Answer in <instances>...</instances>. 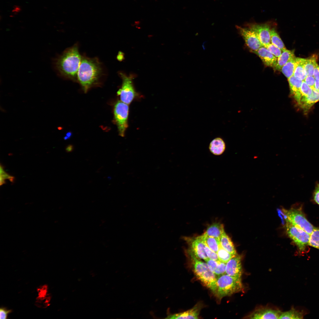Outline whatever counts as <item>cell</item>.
Returning <instances> with one entry per match:
<instances>
[{
  "instance_id": "obj_1",
  "label": "cell",
  "mask_w": 319,
  "mask_h": 319,
  "mask_svg": "<svg viewBox=\"0 0 319 319\" xmlns=\"http://www.w3.org/2000/svg\"><path fill=\"white\" fill-rule=\"evenodd\" d=\"M82 57L78 47L75 45L66 50L54 61V66L58 73L64 77L77 79V72Z\"/></svg>"
},
{
  "instance_id": "obj_2",
  "label": "cell",
  "mask_w": 319,
  "mask_h": 319,
  "mask_svg": "<svg viewBox=\"0 0 319 319\" xmlns=\"http://www.w3.org/2000/svg\"><path fill=\"white\" fill-rule=\"evenodd\" d=\"M102 73L101 64L97 58L82 57L77 79L85 92L97 82Z\"/></svg>"
},
{
  "instance_id": "obj_3",
  "label": "cell",
  "mask_w": 319,
  "mask_h": 319,
  "mask_svg": "<svg viewBox=\"0 0 319 319\" xmlns=\"http://www.w3.org/2000/svg\"><path fill=\"white\" fill-rule=\"evenodd\" d=\"M190 253L196 276L205 286L215 293L217 278L215 274L210 269L206 263L199 260L191 252Z\"/></svg>"
},
{
  "instance_id": "obj_4",
  "label": "cell",
  "mask_w": 319,
  "mask_h": 319,
  "mask_svg": "<svg viewBox=\"0 0 319 319\" xmlns=\"http://www.w3.org/2000/svg\"><path fill=\"white\" fill-rule=\"evenodd\" d=\"M215 294L219 299L242 291L243 286L241 279L230 276L226 274L217 278Z\"/></svg>"
},
{
  "instance_id": "obj_5",
  "label": "cell",
  "mask_w": 319,
  "mask_h": 319,
  "mask_svg": "<svg viewBox=\"0 0 319 319\" xmlns=\"http://www.w3.org/2000/svg\"><path fill=\"white\" fill-rule=\"evenodd\" d=\"M286 220L310 235L315 228L306 218L301 210L296 209H284Z\"/></svg>"
},
{
  "instance_id": "obj_6",
  "label": "cell",
  "mask_w": 319,
  "mask_h": 319,
  "mask_svg": "<svg viewBox=\"0 0 319 319\" xmlns=\"http://www.w3.org/2000/svg\"><path fill=\"white\" fill-rule=\"evenodd\" d=\"M287 232L298 247L300 251L305 250L308 245L310 235L303 230L286 221Z\"/></svg>"
},
{
  "instance_id": "obj_7",
  "label": "cell",
  "mask_w": 319,
  "mask_h": 319,
  "mask_svg": "<svg viewBox=\"0 0 319 319\" xmlns=\"http://www.w3.org/2000/svg\"><path fill=\"white\" fill-rule=\"evenodd\" d=\"M128 105L121 101H118L114 106V119L119 135L122 137L124 136L125 131L128 127Z\"/></svg>"
},
{
  "instance_id": "obj_8",
  "label": "cell",
  "mask_w": 319,
  "mask_h": 319,
  "mask_svg": "<svg viewBox=\"0 0 319 319\" xmlns=\"http://www.w3.org/2000/svg\"><path fill=\"white\" fill-rule=\"evenodd\" d=\"M120 75L122 79V84L121 88L117 92V94L120 95L121 101L128 105L132 102L136 95L132 82V76H127L122 73H120Z\"/></svg>"
},
{
  "instance_id": "obj_9",
  "label": "cell",
  "mask_w": 319,
  "mask_h": 319,
  "mask_svg": "<svg viewBox=\"0 0 319 319\" xmlns=\"http://www.w3.org/2000/svg\"><path fill=\"white\" fill-rule=\"evenodd\" d=\"M236 27L246 45L251 51H257L263 46L256 34L250 29L237 25Z\"/></svg>"
},
{
  "instance_id": "obj_10",
  "label": "cell",
  "mask_w": 319,
  "mask_h": 319,
  "mask_svg": "<svg viewBox=\"0 0 319 319\" xmlns=\"http://www.w3.org/2000/svg\"><path fill=\"white\" fill-rule=\"evenodd\" d=\"M249 28L256 34L263 46L266 47L271 43L270 26L267 24L250 25Z\"/></svg>"
},
{
  "instance_id": "obj_11",
  "label": "cell",
  "mask_w": 319,
  "mask_h": 319,
  "mask_svg": "<svg viewBox=\"0 0 319 319\" xmlns=\"http://www.w3.org/2000/svg\"><path fill=\"white\" fill-rule=\"evenodd\" d=\"M241 257L236 255L232 258L226 264V274L233 277L241 279L242 268Z\"/></svg>"
},
{
  "instance_id": "obj_12",
  "label": "cell",
  "mask_w": 319,
  "mask_h": 319,
  "mask_svg": "<svg viewBox=\"0 0 319 319\" xmlns=\"http://www.w3.org/2000/svg\"><path fill=\"white\" fill-rule=\"evenodd\" d=\"M191 252L196 257L206 261L208 258L205 251L206 244L201 236L192 239L191 240Z\"/></svg>"
},
{
  "instance_id": "obj_13",
  "label": "cell",
  "mask_w": 319,
  "mask_h": 319,
  "mask_svg": "<svg viewBox=\"0 0 319 319\" xmlns=\"http://www.w3.org/2000/svg\"><path fill=\"white\" fill-rule=\"evenodd\" d=\"M251 51L259 57L266 66L274 68L276 65L277 58L266 47L262 46L257 51Z\"/></svg>"
},
{
  "instance_id": "obj_14",
  "label": "cell",
  "mask_w": 319,
  "mask_h": 319,
  "mask_svg": "<svg viewBox=\"0 0 319 319\" xmlns=\"http://www.w3.org/2000/svg\"><path fill=\"white\" fill-rule=\"evenodd\" d=\"M281 312L279 310L270 309H261L256 310L250 314L251 319H279Z\"/></svg>"
},
{
  "instance_id": "obj_15",
  "label": "cell",
  "mask_w": 319,
  "mask_h": 319,
  "mask_svg": "<svg viewBox=\"0 0 319 319\" xmlns=\"http://www.w3.org/2000/svg\"><path fill=\"white\" fill-rule=\"evenodd\" d=\"M319 101V91L313 90L312 93L307 96L302 97L298 104L305 113H307L313 106Z\"/></svg>"
},
{
  "instance_id": "obj_16",
  "label": "cell",
  "mask_w": 319,
  "mask_h": 319,
  "mask_svg": "<svg viewBox=\"0 0 319 319\" xmlns=\"http://www.w3.org/2000/svg\"><path fill=\"white\" fill-rule=\"evenodd\" d=\"M288 80L291 94L298 104L302 97L300 88L303 81L296 78L294 75Z\"/></svg>"
},
{
  "instance_id": "obj_17",
  "label": "cell",
  "mask_w": 319,
  "mask_h": 319,
  "mask_svg": "<svg viewBox=\"0 0 319 319\" xmlns=\"http://www.w3.org/2000/svg\"><path fill=\"white\" fill-rule=\"evenodd\" d=\"M201 307L196 305L185 311L168 315L167 318L170 319H198Z\"/></svg>"
},
{
  "instance_id": "obj_18",
  "label": "cell",
  "mask_w": 319,
  "mask_h": 319,
  "mask_svg": "<svg viewBox=\"0 0 319 319\" xmlns=\"http://www.w3.org/2000/svg\"><path fill=\"white\" fill-rule=\"evenodd\" d=\"M226 145L223 140L220 137L214 139L210 142L209 146L210 152L215 155H219L224 152Z\"/></svg>"
},
{
  "instance_id": "obj_19",
  "label": "cell",
  "mask_w": 319,
  "mask_h": 319,
  "mask_svg": "<svg viewBox=\"0 0 319 319\" xmlns=\"http://www.w3.org/2000/svg\"><path fill=\"white\" fill-rule=\"evenodd\" d=\"M224 232L223 224L220 223H214L207 227L203 235L220 240L221 235Z\"/></svg>"
},
{
  "instance_id": "obj_20",
  "label": "cell",
  "mask_w": 319,
  "mask_h": 319,
  "mask_svg": "<svg viewBox=\"0 0 319 319\" xmlns=\"http://www.w3.org/2000/svg\"><path fill=\"white\" fill-rule=\"evenodd\" d=\"M295 56L294 51L287 49L283 51L277 58L276 65L274 68V70L280 71L282 67L294 56Z\"/></svg>"
},
{
  "instance_id": "obj_21",
  "label": "cell",
  "mask_w": 319,
  "mask_h": 319,
  "mask_svg": "<svg viewBox=\"0 0 319 319\" xmlns=\"http://www.w3.org/2000/svg\"><path fill=\"white\" fill-rule=\"evenodd\" d=\"M305 58L296 57L293 75L296 78L303 81L307 75L304 68Z\"/></svg>"
},
{
  "instance_id": "obj_22",
  "label": "cell",
  "mask_w": 319,
  "mask_h": 319,
  "mask_svg": "<svg viewBox=\"0 0 319 319\" xmlns=\"http://www.w3.org/2000/svg\"><path fill=\"white\" fill-rule=\"evenodd\" d=\"M219 240L220 245L223 249L233 255H237L233 242L225 232L221 235Z\"/></svg>"
},
{
  "instance_id": "obj_23",
  "label": "cell",
  "mask_w": 319,
  "mask_h": 319,
  "mask_svg": "<svg viewBox=\"0 0 319 319\" xmlns=\"http://www.w3.org/2000/svg\"><path fill=\"white\" fill-rule=\"evenodd\" d=\"M296 57L294 56L281 68L280 71L288 79L294 75Z\"/></svg>"
},
{
  "instance_id": "obj_24",
  "label": "cell",
  "mask_w": 319,
  "mask_h": 319,
  "mask_svg": "<svg viewBox=\"0 0 319 319\" xmlns=\"http://www.w3.org/2000/svg\"><path fill=\"white\" fill-rule=\"evenodd\" d=\"M318 57L313 55L308 58L305 59L304 63V68L307 76H313L314 70L317 64Z\"/></svg>"
},
{
  "instance_id": "obj_25",
  "label": "cell",
  "mask_w": 319,
  "mask_h": 319,
  "mask_svg": "<svg viewBox=\"0 0 319 319\" xmlns=\"http://www.w3.org/2000/svg\"><path fill=\"white\" fill-rule=\"evenodd\" d=\"M201 236L205 244L212 250L217 253L220 245V240L203 234Z\"/></svg>"
},
{
  "instance_id": "obj_26",
  "label": "cell",
  "mask_w": 319,
  "mask_h": 319,
  "mask_svg": "<svg viewBox=\"0 0 319 319\" xmlns=\"http://www.w3.org/2000/svg\"><path fill=\"white\" fill-rule=\"evenodd\" d=\"M270 34L271 43L279 48L282 52L287 49L279 35L274 28L271 29Z\"/></svg>"
},
{
  "instance_id": "obj_27",
  "label": "cell",
  "mask_w": 319,
  "mask_h": 319,
  "mask_svg": "<svg viewBox=\"0 0 319 319\" xmlns=\"http://www.w3.org/2000/svg\"><path fill=\"white\" fill-rule=\"evenodd\" d=\"M304 316L303 312L292 308L288 311L281 312L279 319H302Z\"/></svg>"
},
{
  "instance_id": "obj_28",
  "label": "cell",
  "mask_w": 319,
  "mask_h": 319,
  "mask_svg": "<svg viewBox=\"0 0 319 319\" xmlns=\"http://www.w3.org/2000/svg\"><path fill=\"white\" fill-rule=\"evenodd\" d=\"M308 245L319 250V228L315 227L310 235Z\"/></svg>"
},
{
  "instance_id": "obj_29",
  "label": "cell",
  "mask_w": 319,
  "mask_h": 319,
  "mask_svg": "<svg viewBox=\"0 0 319 319\" xmlns=\"http://www.w3.org/2000/svg\"><path fill=\"white\" fill-rule=\"evenodd\" d=\"M217 254L219 260L221 262L226 263L232 258L235 256L229 253L228 252L223 249L221 245H220L219 247V250L217 252Z\"/></svg>"
},
{
  "instance_id": "obj_30",
  "label": "cell",
  "mask_w": 319,
  "mask_h": 319,
  "mask_svg": "<svg viewBox=\"0 0 319 319\" xmlns=\"http://www.w3.org/2000/svg\"><path fill=\"white\" fill-rule=\"evenodd\" d=\"M266 47L271 53L277 58L280 56L282 52L280 49L271 43Z\"/></svg>"
},
{
  "instance_id": "obj_31",
  "label": "cell",
  "mask_w": 319,
  "mask_h": 319,
  "mask_svg": "<svg viewBox=\"0 0 319 319\" xmlns=\"http://www.w3.org/2000/svg\"><path fill=\"white\" fill-rule=\"evenodd\" d=\"M300 91L302 97L310 95L312 93L313 90L303 81L301 86Z\"/></svg>"
},
{
  "instance_id": "obj_32",
  "label": "cell",
  "mask_w": 319,
  "mask_h": 319,
  "mask_svg": "<svg viewBox=\"0 0 319 319\" xmlns=\"http://www.w3.org/2000/svg\"><path fill=\"white\" fill-rule=\"evenodd\" d=\"M226 263L219 261L214 273L218 276L226 274Z\"/></svg>"
},
{
  "instance_id": "obj_33",
  "label": "cell",
  "mask_w": 319,
  "mask_h": 319,
  "mask_svg": "<svg viewBox=\"0 0 319 319\" xmlns=\"http://www.w3.org/2000/svg\"><path fill=\"white\" fill-rule=\"evenodd\" d=\"M205 251L209 258L216 261H219L217 253L211 250L206 245L205 247Z\"/></svg>"
},
{
  "instance_id": "obj_34",
  "label": "cell",
  "mask_w": 319,
  "mask_h": 319,
  "mask_svg": "<svg viewBox=\"0 0 319 319\" xmlns=\"http://www.w3.org/2000/svg\"><path fill=\"white\" fill-rule=\"evenodd\" d=\"M38 300H43L45 299L46 294L47 292V285H44L38 289Z\"/></svg>"
},
{
  "instance_id": "obj_35",
  "label": "cell",
  "mask_w": 319,
  "mask_h": 319,
  "mask_svg": "<svg viewBox=\"0 0 319 319\" xmlns=\"http://www.w3.org/2000/svg\"><path fill=\"white\" fill-rule=\"evenodd\" d=\"M0 176L4 179H9L11 182H13L14 181V177L9 175L5 172L4 170L3 166L1 164L0 167Z\"/></svg>"
},
{
  "instance_id": "obj_36",
  "label": "cell",
  "mask_w": 319,
  "mask_h": 319,
  "mask_svg": "<svg viewBox=\"0 0 319 319\" xmlns=\"http://www.w3.org/2000/svg\"><path fill=\"white\" fill-rule=\"evenodd\" d=\"M315 79L313 76H307L304 81L312 89H314Z\"/></svg>"
},
{
  "instance_id": "obj_37",
  "label": "cell",
  "mask_w": 319,
  "mask_h": 319,
  "mask_svg": "<svg viewBox=\"0 0 319 319\" xmlns=\"http://www.w3.org/2000/svg\"><path fill=\"white\" fill-rule=\"evenodd\" d=\"M205 261L210 269L214 272L220 261H216L208 258Z\"/></svg>"
},
{
  "instance_id": "obj_38",
  "label": "cell",
  "mask_w": 319,
  "mask_h": 319,
  "mask_svg": "<svg viewBox=\"0 0 319 319\" xmlns=\"http://www.w3.org/2000/svg\"><path fill=\"white\" fill-rule=\"evenodd\" d=\"M313 198L315 201L319 205V183H317L313 193Z\"/></svg>"
},
{
  "instance_id": "obj_39",
  "label": "cell",
  "mask_w": 319,
  "mask_h": 319,
  "mask_svg": "<svg viewBox=\"0 0 319 319\" xmlns=\"http://www.w3.org/2000/svg\"><path fill=\"white\" fill-rule=\"evenodd\" d=\"M11 312V310H7L5 308H1L0 309V318L6 319L8 315Z\"/></svg>"
},
{
  "instance_id": "obj_40",
  "label": "cell",
  "mask_w": 319,
  "mask_h": 319,
  "mask_svg": "<svg viewBox=\"0 0 319 319\" xmlns=\"http://www.w3.org/2000/svg\"><path fill=\"white\" fill-rule=\"evenodd\" d=\"M313 76L315 79L319 80V65L317 64L315 68Z\"/></svg>"
},
{
  "instance_id": "obj_41",
  "label": "cell",
  "mask_w": 319,
  "mask_h": 319,
  "mask_svg": "<svg viewBox=\"0 0 319 319\" xmlns=\"http://www.w3.org/2000/svg\"><path fill=\"white\" fill-rule=\"evenodd\" d=\"M74 149L73 146L72 145H69L67 146L65 148L66 152L67 153L72 152Z\"/></svg>"
},
{
  "instance_id": "obj_42",
  "label": "cell",
  "mask_w": 319,
  "mask_h": 319,
  "mask_svg": "<svg viewBox=\"0 0 319 319\" xmlns=\"http://www.w3.org/2000/svg\"><path fill=\"white\" fill-rule=\"evenodd\" d=\"M14 9L12 10V12L14 14H16L17 13L21 11V9L19 6L15 5L14 6Z\"/></svg>"
},
{
  "instance_id": "obj_43",
  "label": "cell",
  "mask_w": 319,
  "mask_h": 319,
  "mask_svg": "<svg viewBox=\"0 0 319 319\" xmlns=\"http://www.w3.org/2000/svg\"><path fill=\"white\" fill-rule=\"evenodd\" d=\"M314 87L315 89L319 91V80L315 79Z\"/></svg>"
},
{
  "instance_id": "obj_44",
  "label": "cell",
  "mask_w": 319,
  "mask_h": 319,
  "mask_svg": "<svg viewBox=\"0 0 319 319\" xmlns=\"http://www.w3.org/2000/svg\"><path fill=\"white\" fill-rule=\"evenodd\" d=\"M5 179L2 178L1 176L0 177V185L1 186L4 184H5L6 183V182L5 181Z\"/></svg>"
},
{
  "instance_id": "obj_45",
  "label": "cell",
  "mask_w": 319,
  "mask_h": 319,
  "mask_svg": "<svg viewBox=\"0 0 319 319\" xmlns=\"http://www.w3.org/2000/svg\"><path fill=\"white\" fill-rule=\"evenodd\" d=\"M71 134L70 132L67 133L66 134V136H67L68 137V138H69L71 136Z\"/></svg>"
},
{
  "instance_id": "obj_46",
  "label": "cell",
  "mask_w": 319,
  "mask_h": 319,
  "mask_svg": "<svg viewBox=\"0 0 319 319\" xmlns=\"http://www.w3.org/2000/svg\"><path fill=\"white\" fill-rule=\"evenodd\" d=\"M69 139L67 136H65L64 137V139L65 140Z\"/></svg>"
}]
</instances>
